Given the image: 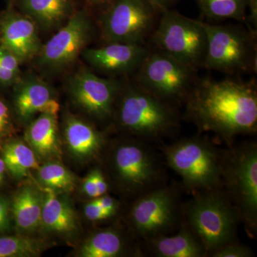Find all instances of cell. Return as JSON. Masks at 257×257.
I'll use <instances>...</instances> for the list:
<instances>
[{"label": "cell", "mask_w": 257, "mask_h": 257, "mask_svg": "<svg viewBox=\"0 0 257 257\" xmlns=\"http://www.w3.org/2000/svg\"><path fill=\"white\" fill-rule=\"evenodd\" d=\"M253 252L247 245L235 241L218 248L210 256L213 257H251Z\"/></svg>", "instance_id": "cell-29"}, {"label": "cell", "mask_w": 257, "mask_h": 257, "mask_svg": "<svg viewBox=\"0 0 257 257\" xmlns=\"http://www.w3.org/2000/svg\"><path fill=\"white\" fill-rule=\"evenodd\" d=\"M4 160L3 158H0V184L3 182L4 179L5 170H6Z\"/></svg>", "instance_id": "cell-39"}, {"label": "cell", "mask_w": 257, "mask_h": 257, "mask_svg": "<svg viewBox=\"0 0 257 257\" xmlns=\"http://www.w3.org/2000/svg\"><path fill=\"white\" fill-rule=\"evenodd\" d=\"M3 160L6 168L18 178L26 177L30 170H38L35 153L23 142L7 144L3 148Z\"/></svg>", "instance_id": "cell-24"}, {"label": "cell", "mask_w": 257, "mask_h": 257, "mask_svg": "<svg viewBox=\"0 0 257 257\" xmlns=\"http://www.w3.org/2000/svg\"><path fill=\"white\" fill-rule=\"evenodd\" d=\"M182 209L177 187L162 185L137 197L128 221L135 234L145 241L175 231L182 223Z\"/></svg>", "instance_id": "cell-8"}, {"label": "cell", "mask_w": 257, "mask_h": 257, "mask_svg": "<svg viewBox=\"0 0 257 257\" xmlns=\"http://www.w3.org/2000/svg\"><path fill=\"white\" fill-rule=\"evenodd\" d=\"M167 165L190 192L222 189L221 153L202 137L184 138L162 149Z\"/></svg>", "instance_id": "cell-4"}, {"label": "cell", "mask_w": 257, "mask_h": 257, "mask_svg": "<svg viewBox=\"0 0 257 257\" xmlns=\"http://www.w3.org/2000/svg\"><path fill=\"white\" fill-rule=\"evenodd\" d=\"M15 104L19 116L23 120L30 119L37 113L57 116L60 111L52 88L35 76H28L19 82Z\"/></svg>", "instance_id": "cell-16"}, {"label": "cell", "mask_w": 257, "mask_h": 257, "mask_svg": "<svg viewBox=\"0 0 257 257\" xmlns=\"http://www.w3.org/2000/svg\"><path fill=\"white\" fill-rule=\"evenodd\" d=\"M83 192L89 197H99L97 189H96L95 182H94V175L92 171L87 175L83 182Z\"/></svg>", "instance_id": "cell-34"}, {"label": "cell", "mask_w": 257, "mask_h": 257, "mask_svg": "<svg viewBox=\"0 0 257 257\" xmlns=\"http://www.w3.org/2000/svg\"><path fill=\"white\" fill-rule=\"evenodd\" d=\"M145 250L151 256L157 257L207 256L205 248L199 238L181 223L178 232L174 235H162L145 240Z\"/></svg>", "instance_id": "cell-17"}, {"label": "cell", "mask_w": 257, "mask_h": 257, "mask_svg": "<svg viewBox=\"0 0 257 257\" xmlns=\"http://www.w3.org/2000/svg\"><path fill=\"white\" fill-rule=\"evenodd\" d=\"M26 140L37 156L42 159L60 157L57 116L40 114L28 126Z\"/></svg>", "instance_id": "cell-20"}, {"label": "cell", "mask_w": 257, "mask_h": 257, "mask_svg": "<svg viewBox=\"0 0 257 257\" xmlns=\"http://www.w3.org/2000/svg\"><path fill=\"white\" fill-rule=\"evenodd\" d=\"M121 88L118 81L101 78L84 69L72 76L68 82L69 92L74 102L99 120L108 119L114 114Z\"/></svg>", "instance_id": "cell-13"}, {"label": "cell", "mask_w": 257, "mask_h": 257, "mask_svg": "<svg viewBox=\"0 0 257 257\" xmlns=\"http://www.w3.org/2000/svg\"><path fill=\"white\" fill-rule=\"evenodd\" d=\"M86 1L88 4L94 8L106 9L111 3H114L115 0H86Z\"/></svg>", "instance_id": "cell-38"}, {"label": "cell", "mask_w": 257, "mask_h": 257, "mask_svg": "<svg viewBox=\"0 0 257 257\" xmlns=\"http://www.w3.org/2000/svg\"><path fill=\"white\" fill-rule=\"evenodd\" d=\"M187 117L200 131L209 132L231 145L239 135L257 130V93L253 84L203 79L185 99Z\"/></svg>", "instance_id": "cell-1"}, {"label": "cell", "mask_w": 257, "mask_h": 257, "mask_svg": "<svg viewBox=\"0 0 257 257\" xmlns=\"http://www.w3.org/2000/svg\"><path fill=\"white\" fill-rule=\"evenodd\" d=\"M152 41L160 52L193 69L202 67L207 53V35L200 20L175 10L162 13Z\"/></svg>", "instance_id": "cell-7"}, {"label": "cell", "mask_w": 257, "mask_h": 257, "mask_svg": "<svg viewBox=\"0 0 257 257\" xmlns=\"http://www.w3.org/2000/svg\"><path fill=\"white\" fill-rule=\"evenodd\" d=\"M116 120L125 132L147 140L165 138L177 127V119L171 104L140 87L121 88Z\"/></svg>", "instance_id": "cell-5"}, {"label": "cell", "mask_w": 257, "mask_h": 257, "mask_svg": "<svg viewBox=\"0 0 257 257\" xmlns=\"http://www.w3.org/2000/svg\"><path fill=\"white\" fill-rule=\"evenodd\" d=\"M92 202L96 204L98 207H100L101 209L112 213L114 215L117 213L119 203L114 198L107 195L106 194L95 198L94 200H92Z\"/></svg>", "instance_id": "cell-31"}, {"label": "cell", "mask_w": 257, "mask_h": 257, "mask_svg": "<svg viewBox=\"0 0 257 257\" xmlns=\"http://www.w3.org/2000/svg\"><path fill=\"white\" fill-rule=\"evenodd\" d=\"M92 173L94 175V182H95L99 197L106 194L108 189H109V185H108L105 176L101 172V170L98 168L92 170Z\"/></svg>", "instance_id": "cell-33"}, {"label": "cell", "mask_w": 257, "mask_h": 257, "mask_svg": "<svg viewBox=\"0 0 257 257\" xmlns=\"http://www.w3.org/2000/svg\"><path fill=\"white\" fill-rule=\"evenodd\" d=\"M84 59L94 68L109 74H126L138 69L149 51L140 44L111 42L100 48L85 49Z\"/></svg>", "instance_id": "cell-15"}, {"label": "cell", "mask_w": 257, "mask_h": 257, "mask_svg": "<svg viewBox=\"0 0 257 257\" xmlns=\"http://www.w3.org/2000/svg\"><path fill=\"white\" fill-rule=\"evenodd\" d=\"M201 24L207 39L202 67L226 73L256 70L254 33L236 25Z\"/></svg>", "instance_id": "cell-6"}, {"label": "cell", "mask_w": 257, "mask_h": 257, "mask_svg": "<svg viewBox=\"0 0 257 257\" xmlns=\"http://www.w3.org/2000/svg\"><path fill=\"white\" fill-rule=\"evenodd\" d=\"M127 249L122 233L114 228H107L89 236L79 248V256L117 257L123 256Z\"/></svg>", "instance_id": "cell-23"}, {"label": "cell", "mask_w": 257, "mask_h": 257, "mask_svg": "<svg viewBox=\"0 0 257 257\" xmlns=\"http://www.w3.org/2000/svg\"><path fill=\"white\" fill-rule=\"evenodd\" d=\"M239 215L224 189L196 193L182 204V224L199 238L207 256L228 243L238 241Z\"/></svg>", "instance_id": "cell-2"}, {"label": "cell", "mask_w": 257, "mask_h": 257, "mask_svg": "<svg viewBox=\"0 0 257 257\" xmlns=\"http://www.w3.org/2000/svg\"><path fill=\"white\" fill-rule=\"evenodd\" d=\"M248 9V21L251 25L252 31H256L257 26V0H247Z\"/></svg>", "instance_id": "cell-36"}, {"label": "cell", "mask_w": 257, "mask_h": 257, "mask_svg": "<svg viewBox=\"0 0 257 257\" xmlns=\"http://www.w3.org/2000/svg\"><path fill=\"white\" fill-rule=\"evenodd\" d=\"M111 165L120 188L137 197L162 185L160 162L145 141H127L116 145L111 154Z\"/></svg>", "instance_id": "cell-9"}, {"label": "cell", "mask_w": 257, "mask_h": 257, "mask_svg": "<svg viewBox=\"0 0 257 257\" xmlns=\"http://www.w3.org/2000/svg\"><path fill=\"white\" fill-rule=\"evenodd\" d=\"M38 177L45 187L55 190L70 191L75 185L74 175L58 162H49L39 167Z\"/></svg>", "instance_id": "cell-27"}, {"label": "cell", "mask_w": 257, "mask_h": 257, "mask_svg": "<svg viewBox=\"0 0 257 257\" xmlns=\"http://www.w3.org/2000/svg\"><path fill=\"white\" fill-rule=\"evenodd\" d=\"M47 247L42 240L25 236L0 237V257H32L42 254Z\"/></svg>", "instance_id": "cell-26"}, {"label": "cell", "mask_w": 257, "mask_h": 257, "mask_svg": "<svg viewBox=\"0 0 257 257\" xmlns=\"http://www.w3.org/2000/svg\"><path fill=\"white\" fill-rule=\"evenodd\" d=\"M84 215H85L88 220L93 221V222L106 220V219L114 216V214L112 213L104 210V209L98 207L92 201L86 204L85 207H84Z\"/></svg>", "instance_id": "cell-30"}, {"label": "cell", "mask_w": 257, "mask_h": 257, "mask_svg": "<svg viewBox=\"0 0 257 257\" xmlns=\"http://www.w3.org/2000/svg\"><path fill=\"white\" fill-rule=\"evenodd\" d=\"M138 69V85L170 104L186 99L195 70L160 51L149 52Z\"/></svg>", "instance_id": "cell-10"}, {"label": "cell", "mask_w": 257, "mask_h": 257, "mask_svg": "<svg viewBox=\"0 0 257 257\" xmlns=\"http://www.w3.org/2000/svg\"><path fill=\"white\" fill-rule=\"evenodd\" d=\"M10 112L4 101L0 99V135L4 134L9 128Z\"/></svg>", "instance_id": "cell-35"}, {"label": "cell", "mask_w": 257, "mask_h": 257, "mask_svg": "<svg viewBox=\"0 0 257 257\" xmlns=\"http://www.w3.org/2000/svg\"><path fill=\"white\" fill-rule=\"evenodd\" d=\"M20 62L12 52L0 46V84L8 85L16 80L20 72Z\"/></svg>", "instance_id": "cell-28"}, {"label": "cell", "mask_w": 257, "mask_h": 257, "mask_svg": "<svg viewBox=\"0 0 257 257\" xmlns=\"http://www.w3.org/2000/svg\"><path fill=\"white\" fill-rule=\"evenodd\" d=\"M64 136L69 152L80 160L94 158L104 145V138L95 127L73 116L66 119Z\"/></svg>", "instance_id": "cell-18"}, {"label": "cell", "mask_w": 257, "mask_h": 257, "mask_svg": "<svg viewBox=\"0 0 257 257\" xmlns=\"http://www.w3.org/2000/svg\"><path fill=\"white\" fill-rule=\"evenodd\" d=\"M156 13L147 0H115L101 15V35L106 43L143 45Z\"/></svg>", "instance_id": "cell-11"}, {"label": "cell", "mask_w": 257, "mask_h": 257, "mask_svg": "<svg viewBox=\"0 0 257 257\" xmlns=\"http://www.w3.org/2000/svg\"><path fill=\"white\" fill-rule=\"evenodd\" d=\"M42 226L48 232L58 235L73 234L78 226L70 203L49 187H45L44 194Z\"/></svg>", "instance_id": "cell-19"}, {"label": "cell", "mask_w": 257, "mask_h": 257, "mask_svg": "<svg viewBox=\"0 0 257 257\" xmlns=\"http://www.w3.org/2000/svg\"><path fill=\"white\" fill-rule=\"evenodd\" d=\"M92 32V22L87 12L73 13L65 25L40 49L37 55L39 65L51 71L69 67L85 50Z\"/></svg>", "instance_id": "cell-12"}, {"label": "cell", "mask_w": 257, "mask_h": 257, "mask_svg": "<svg viewBox=\"0 0 257 257\" xmlns=\"http://www.w3.org/2000/svg\"><path fill=\"white\" fill-rule=\"evenodd\" d=\"M2 46L10 51L20 62L31 60L41 49L37 25L26 15L8 11L0 28Z\"/></svg>", "instance_id": "cell-14"}, {"label": "cell", "mask_w": 257, "mask_h": 257, "mask_svg": "<svg viewBox=\"0 0 257 257\" xmlns=\"http://www.w3.org/2000/svg\"><path fill=\"white\" fill-rule=\"evenodd\" d=\"M157 13H162L169 10L174 0H147Z\"/></svg>", "instance_id": "cell-37"}, {"label": "cell", "mask_w": 257, "mask_h": 257, "mask_svg": "<svg viewBox=\"0 0 257 257\" xmlns=\"http://www.w3.org/2000/svg\"><path fill=\"white\" fill-rule=\"evenodd\" d=\"M20 7L37 25L47 30L60 27L73 14L71 0H20Z\"/></svg>", "instance_id": "cell-22"}, {"label": "cell", "mask_w": 257, "mask_h": 257, "mask_svg": "<svg viewBox=\"0 0 257 257\" xmlns=\"http://www.w3.org/2000/svg\"><path fill=\"white\" fill-rule=\"evenodd\" d=\"M221 153L222 189L251 237L257 231V145L243 143Z\"/></svg>", "instance_id": "cell-3"}, {"label": "cell", "mask_w": 257, "mask_h": 257, "mask_svg": "<svg viewBox=\"0 0 257 257\" xmlns=\"http://www.w3.org/2000/svg\"><path fill=\"white\" fill-rule=\"evenodd\" d=\"M203 16L214 20H246L247 0H197Z\"/></svg>", "instance_id": "cell-25"}, {"label": "cell", "mask_w": 257, "mask_h": 257, "mask_svg": "<svg viewBox=\"0 0 257 257\" xmlns=\"http://www.w3.org/2000/svg\"><path fill=\"white\" fill-rule=\"evenodd\" d=\"M44 194L25 186L15 194L12 211L17 229L23 234L33 232L42 225Z\"/></svg>", "instance_id": "cell-21"}, {"label": "cell", "mask_w": 257, "mask_h": 257, "mask_svg": "<svg viewBox=\"0 0 257 257\" xmlns=\"http://www.w3.org/2000/svg\"><path fill=\"white\" fill-rule=\"evenodd\" d=\"M10 203L5 198L0 197V232L6 231L10 226Z\"/></svg>", "instance_id": "cell-32"}]
</instances>
